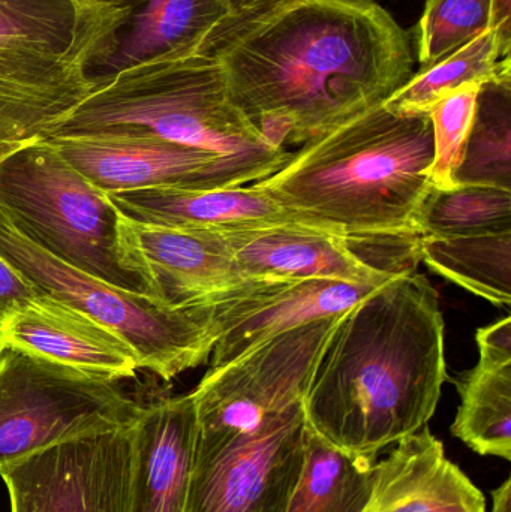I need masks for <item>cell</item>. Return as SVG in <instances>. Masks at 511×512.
Wrapping results in <instances>:
<instances>
[{"label": "cell", "mask_w": 511, "mask_h": 512, "mask_svg": "<svg viewBox=\"0 0 511 512\" xmlns=\"http://www.w3.org/2000/svg\"><path fill=\"white\" fill-rule=\"evenodd\" d=\"M198 50L278 149L383 104L416 72L410 32L377 0H257L222 17Z\"/></svg>", "instance_id": "cell-1"}, {"label": "cell", "mask_w": 511, "mask_h": 512, "mask_svg": "<svg viewBox=\"0 0 511 512\" xmlns=\"http://www.w3.org/2000/svg\"><path fill=\"white\" fill-rule=\"evenodd\" d=\"M440 298L425 274L399 270L348 309L303 408L330 444L374 457L426 427L447 375Z\"/></svg>", "instance_id": "cell-2"}, {"label": "cell", "mask_w": 511, "mask_h": 512, "mask_svg": "<svg viewBox=\"0 0 511 512\" xmlns=\"http://www.w3.org/2000/svg\"><path fill=\"white\" fill-rule=\"evenodd\" d=\"M432 159L428 114L399 116L381 104L303 144L252 186L354 249L417 255Z\"/></svg>", "instance_id": "cell-3"}, {"label": "cell", "mask_w": 511, "mask_h": 512, "mask_svg": "<svg viewBox=\"0 0 511 512\" xmlns=\"http://www.w3.org/2000/svg\"><path fill=\"white\" fill-rule=\"evenodd\" d=\"M198 44L96 77L89 95L45 138L132 129L216 153L260 180L272 176L291 152L267 143L243 116L218 63Z\"/></svg>", "instance_id": "cell-4"}, {"label": "cell", "mask_w": 511, "mask_h": 512, "mask_svg": "<svg viewBox=\"0 0 511 512\" xmlns=\"http://www.w3.org/2000/svg\"><path fill=\"white\" fill-rule=\"evenodd\" d=\"M131 12L128 0H0V161L89 95Z\"/></svg>", "instance_id": "cell-5"}, {"label": "cell", "mask_w": 511, "mask_h": 512, "mask_svg": "<svg viewBox=\"0 0 511 512\" xmlns=\"http://www.w3.org/2000/svg\"><path fill=\"white\" fill-rule=\"evenodd\" d=\"M0 212L48 254L143 292L117 259L119 210L45 138L0 161Z\"/></svg>", "instance_id": "cell-6"}, {"label": "cell", "mask_w": 511, "mask_h": 512, "mask_svg": "<svg viewBox=\"0 0 511 512\" xmlns=\"http://www.w3.org/2000/svg\"><path fill=\"white\" fill-rule=\"evenodd\" d=\"M0 255L41 294L50 295L116 331L137 352L141 370L164 381L203 366L215 346L210 306L171 309L66 264L24 237L0 212Z\"/></svg>", "instance_id": "cell-7"}, {"label": "cell", "mask_w": 511, "mask_h": 512, "mask_svg": "<svg viewBox=\"0 0 511 512\" xmlns=\"http://www.w3.org/2000/svg\"><path fill=\"white\" fill-rule=\"evenodd\" d=\"M143 409L120 381L0 348V474L56 445L131 429Z\"/></svg>", "instance_id": "cell-8"}, {"label": "cell", "mask_w": 511, "mask_h": 512, "mask_svg": "<svg viewBox=\"0 0 511 512\" xmlns=\"http://www.w3.org/2000/svg\"><path fill=\"white\" fill-rule=\"evenodd\" d=\"M341 315L291 328L222 366L210 367L191 396L197 453H212L305 403Z\"/></svg>", "instance_id": "cell-9"}, {"label": "cell", "mask_w": 511, "mask_h": 512, "mask_svg": "<svg viewBox=\"0 0 511 512\" xmlns=\"http://www.w3.org/2000/svg\"><path fill=\"white\" fill-rule=\"evenodd\" d=\"M302 405L212 453L195 454L188 512H285L305 462Z\"/></svg>", "instance_id": "cell-10"}, {"label": "cell", "mask_w": 511, "mask_h": 512, "mask_svg": "<svg viewBox=\"0 0 511 512\" xmlns=\"http://www.w3.org/2000/svg\"><path fill=\"white\" fill-rule=\"evenodd\" d=\"M102 192L146 188L225 189L260 177L216 153L132 129L45 138Z\"/></svg>", "instance_id": "cell-11"}, {"label": "cell", "mask_w": 511, "mask_h": 512, "mask_svg": "<svg viewBox=\"0 0 511 512\" xmlns=\"http://www.w3.org/2000/svg\"><path fill=\"white\" fill-rule=\"evenodd\" d=\"M117 259L144 294L171 309L212 306L267 279L246 273L210 231L146 224L120 212Z\"/></svg>", "instance_id": "cell-12"}, {"label": "cell", "mask_w": 511, "mask_h": 512, "mask_svg": "<svg viewBox=\"0 0 511 512\" xmlns=\"http://www.w3.org/2000/svg\"><path fill=\"white\" fill-rule=\"evenodd\" d=\"M131 429L41 451L0 474L11 512H128Z\"/></svg>", "instance_id": "cell-13"}, {"label": "cell", "mask_w": 511, "mask_h": 512, "mask_svg": "<svg viewBox=\"0 0 511 512\" xmlns=\"http://www.w3.org/2000/svg\"><path fill=\"white\" fill-rule=\"evenodd\" d=\"M378 286L320 279L257 280L210 306L218 336L210 355L212 367L230 363L291 328L341 315Z\"/></svg>", "instance_id": "cell-14"}, {"label": "cell", "mask_w": 511, "mask_h": 512, "mask_svg": "<svg viewBox=\"0 0 511 512\" xmlns=\"http://www.w3.org/2000/svg\"><path fill=\"white\" fill-rule=\"evenodd\" d=\"M0 348L114 381L135 378L141 370L137 352L116 331L41 292L0 322Z\"/></svg>", "instance_id": "cell-15"}, {"label": "cell", "mask_w": 511, "mask_h": 512, "mask_svg": "<svg viewBox=\"0 0 511 512\" xmlns=\"http://www.w3.org/2000/svg\"><path fill=\"white\" fill-rule=\"evenodd\" d=\"M197 442L191 393L144 405L131 427L128 512H188Z\"/></svg>", "instance_id": "cell-16"}, {"label": "cell", "mask_w": 511, "mask_h": 512, "mask_svg": "<svg viewBox=\"0 0 511 512\" xmlns=\"http://www.w3.org/2000/svg\"><path fill=\"white\" fill-rule=\"evenodd\" d=\"M213 236L254 277L336 280L378 286L404 270L381 267L360 255L347 240L309 228H267L213 233Z\"/></svg>", "instance_id": "cell-17"}, {"label": "cell", "mask_w": 511, "mask_h": 512, "mask_svg": "<svg viewBox=\"0 0 511 512\" xmlns=\"http://www.w3.org/2000/svg\"><path fill=\"white\" fill-rule=\"evenodd\" d=\"M107 195L126 218L162 227L213 233L284 227L323 231L252 185L225 189L146 188Z\"/></svg>", "instance_id": "cell-18"}, {"label": "cell", "mask_w": 511, "mask_h": 512, "mask_svg": "<svg viewBox=\"0 0 511 512\" xmlns=\"http://www.w3.org/2000/svg\"><path fill=\"white\" fill-rule=\"evenodd\" d=\"M362 512H486L479 487L447 459L428 427L396 444L375 463Z\"/></svg>", "instance_id": "cell-19"}, {"label": "cell", "mask_w": 511, "mask_h": 512, "mask_svg": "<svg viewBox=\"0 0 511 512\" xmlns=\"http://www.w3.org/2000/svg\"><path fill=\"white\" fill-rule=\"evenodd\" d=\"M417 258L429 270L498 307L511 304V231L420 236Z\"/></svg>", "instance_id": "cell-20"}, {"label": "cell", "mask_w": 511, "mask_h": 512, "mask_svg": "<svg viewBox=\"0 0 511 512\" xmlns=\"http://www.w3.org/2000/svg\"><path fill=\"white\" fill-rule=\"evenodd\" d=\"M375 463L335 447L306 423L305 462L285 512H362Z\"/></svg>", "instance_id": "cell-21"}, {"label": "cell", "mask_w": 511, "mask_h": 512, "mask_svg": "<svg viewBox=\"0 0 511 512\" xmlns=\"http://www.w3.org/2000/svg\"><path fill=\"white\" fill-rule=\"evenodd\" d=\"M510 51L511 33L488 27L437 65L414 72L401 89L383 102V107L399 116L429 114L441 99L465 84L491 80L504 59L510 57Z\"/></svg>", "instance_id": "cell-22"}, {"label": "cell", "mask_w": 511, "mask_h": 512, "mask_svg": "<svg viewBox=\"0 0 511 512\" xmlns=\"http://www.w3.org/2000/svg\"><path fill=\"white\" fill-rule=\"evenodd\" d=\"M455 183L511 191V57L480 86Z\"/></svg>", "instance_id": "cell-23"}, {"label": "cell", "mask_w": 511, "mask_h": 512, "mask_svg": "<svg viewBox=\"0 0 511 512\" xmlns=\"http://www.w3.org/2000/svg\"><path fill=\"white\" fill-rule=\"evenodd\" d=\"M461 405L450 432L479 456L511 460V363L479 361L456 381Z\"/></svg>", "instance_id": "cell-24"}, {"label": "cell", "mask_w": 511, "mask_h": 512, "mask_svg": "<svg viewBox=\"0 0 511 512\" xmlns=\"http://www.w3.org/2000/svg\"><path fill=\"white\" fill-rule=\"evenodd\" d=\"M230 12L225 0H147L134 29L108 60L110 71L198 44Z\"/></svg>", "instance_id": "cell-25"}, {"label": "cell", "mask_w": 511, "mask_h": 512, "mask_svg": "<svg viewBox=\"0 0 511 512\" xmlns=\"http://www.w3.org/2000/svg\"><path fill=\"white\" fill-rule=\"evenodd\" d=\"M511 231V191L461 185L429 189L417 218L420 236H474Z\"/></svg>", "instance_id": "cell-26"}, {"label": "cell", "mask_w": 511, "mask_h": 512, "mask_svg": "<svg viewBox=\"0 0 511 512\" xmlns=\"http://www.w3.org/2000/svg\"><path fill=\"white\" fill-rule=\"evenodd\" d=\"M492 0H425L408 32L419 69L431 68L491 24Z\"/></svg>", "instance_id": "cell-27"}, {"label": "cell", "mask_w": 511, "mask_h": 512, "mask_svg": "<svg viewBox=\"0 0 511 512\" xmlns=\"http://www.w3.org/2000/svg\"><path fill=\"white\" fill-rule=\"evenodd\" d=\"M480 86L482 84H465L429 111L434 135V159L429 168L431 188L440 191L456 188L455 174L470 134Z\"/></svg>", "instance_id": "cell-28"}, {"label": "cell", "mask_w": 511, "mask_h": 512, "mask_svg": "<svg viewBox=\"0 0 511 512\" xmlns=\"http://www.w3.org/2000/svg\"><path fill=\"white\" fill-rule=\"evenodd\" d=\"M29 279L0 255V322L38 295Z\"/></svg>", "instance_id": "cell-29"}, {"label": "cell", "mask_w": 511, "mask_h": 512, "mask_svg": "<svg viewBox=\"0 0 511 512\" xmlns=\"http://www.w3.org/2000/svg\"><path fill=\"white\" fill-rule=\"evenodd\" d=\"M480 360L485 363H511V318L506 316L477 331Z\"/></svg>", "instance_id": "cell-30"}, {"label": "cell", "mask_w": 511, "mask_h": 512, "mask_svg": "<svg viewBox=\"0 0 511 512\" xmlns=\"http://www.w3.org/2000/svg\"><path fill=\"white\" fill-rule=\"evenodd\" d=\"M489 27L511 33V0H492Z\"/></svg>", "instance_id": "cell-31"}, {"label": "cell", "mask_w": 511, "mask_h": 512, "mask_svg": "<svg viewBox=\"0 0 511 512\" xmlns=\"http://www.w3.org/2000/svg\"><path fill=\"white\" fill-rule=\"evenodd\" d=\"M492 512H511V478L492 492Z\"/></svg>", "instance_id": "cell-32"}]
</instances>
